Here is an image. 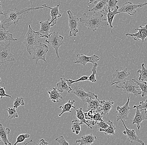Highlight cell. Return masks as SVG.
Listing matches in <instances>:
<instances>
[{
  "instance_id": "f6af8a7d",
  "label": "cell",
  "mask_w": 147,
  "mask_h": 145,
  "mask_svg": "<svg viewBox=\"0 0 147 145\" xmlns=\"http://www.w3.org/2000/svg\"><path fill=\"white\" fill-rule=\"evenodd\" d=\"M5 15V13H3L2 8L1 2L0 1V16ZM0 23H1V19H0Z\"/></svg>"
},
{
  "instance_id": "5b68a950",
  "label": "cell",
  "mask_w": 147,
  "mask_h": 145,
  "mask_svg": "<svg viewBox=\"0 0 147 145\" xmlns=\"http://www.w3.org/2000/svg\"><path fill=\"white\" fill-rule=\"evenodd\" d=\"M64 37L60 35L58 32H54L49 34V37L46 39L45 42L55 49L58 58H59L58 49L63 44Z\"/></svg>"
},
{
  "instance_id": "c3c4849f",
  "label": "cell",
  "mask_w": 147,
  "mask_h": 145,
  "mask_svg": "<svg viewBox=\"0 0 147 145\" xmlns=\"http://www.w3.org/2000/svg\"><path fill=\"white\" fill-rule=\"evenodd\" d=\"M1 77H0V82H1Z\"/></svg>"
},
{
  "instance_id": "484cf974",
  "label": "cell",
  "mask_w": 147,
  "mask_h": 145,
  "mask_svg": "<svg viewBox=\"0 0 147 145\" xmlns=\"http://www.w3.org/2000/svg\"><path fill=\"white\" fill-rule=\"evenodd\" d=\"M18 39L14 38L13 34L5 28L0 29V42L4 41H17Z\"/></svg>"
},
{
  "instance_id": "d6986e66",
  "label": "cell",
  "mask_w": 147,
  "mask_h": 145,
  "mask_svg": "<svg viewBox=\"0 0 147 145\" xmlns=\"http://www.w3.org/2000/svg\"><path fill=\"white\" fill-rule=\"evenodd\" d=\"M73 93L81 100H82L84 102H85L86 98L87 97H90L92 98H96L98 97V96L94 93L90 92H86L82 88H78V87H75L74 88Z\"/></svg>"
},
{
  "instance_id": "8992f818",
  "label": "cell",
  "mask_w": 147,
  "mask_h": 145,
  "mask_svg": "<svg viewBox=\"0 0 147 145\" xmlns=\"http://www.w3.org/2000/svg\"><path fill=\"white\" fill-rule=\"evenodd\" d=\"M11 42L5 45H0V66L5 62H11L15 61L14 55L10 51Z\"/></svg>"
},
{
  "instance_id": "b9f144b4",
  "label": "cell",
  "mask_w": 147,
  "mask_h": 145,
  "mask_svg": "<svg viewBox=\"0 0 147 145\" xmlns=\"http://www.w3.org/2000/svg\"><path fill=\"white\" fill-rule=\"evenodd\" d=\"M96 127L97 128H102L103 129H107L109 127V125L105 121H100L96 122Z\"/></svg>"
},
{
  "instance_id": "7c38bea8",
  "label": "cell",
  "mask_w": 147,
  "mask_h": 145,
  "mask_svg": "<svg viewBox=\"0 0 147 145\" xmlns=\"http://www.w3.org/2000/svg\"><path fill=\"white\" fill-rule=\"evenodd\" d=\"M76 59V61L74 63L80 64L84 66H85L88 62H91L94 64L100 59V58L96 55H94L92 56L89 57L80 53L77 54Z\"/></svg>"
},
{
  "instance_id": "83f0119b",
  "label": "cell",
  "mask_w": 147,
  "mask_h": 145,
  "mask_svg": "<svg viewBox=\"0 0 147 145\" xmlns=\"http://www.w3.org/2000/svg\"><path fill=\"white\" fill-rule=\"evenodd\" d=\"M75 101L73 100L72 101L69 100L67 103L61 106H59L60 108H61L62 109L61 111V112L60 114L59 115V116L60 117L62 114L64 113L70 112L71 113V109L72 108L76 109V107L74 106V104L75 103Z\"/></svg>"
},
{
  "instance_id": "1f68e13d",
  "label": "cell",
  "mask_w": 147,
  "mask_h": 145,
  "mask_svg": "<svg viewBox=\"0 0 147 145\" xmlns=\"http://www.w3.org/2000/svg\"><path fill=\"white\" fill-rule=\"evenodd\" d=\"M142 68L141 69H138L137 71V73H139L140 77L139 78V80L146 81H147V69L145 67V64L142 63L141 65Z\"/></svg>"
},
{
  "instance_id": "8fae6325",
  "label": "cell",
  "mask_w": 147,
  "mask_h": 145,
  "mask_svg": "<svg viewBox=\"0 0 147 145\" xmlns=\"http://www.w3.org/2000/svg\"><path fill=\"white\" fill-rule=\"evenodd\" d=\"M127 102L123 106L120 107L118 106L116 108V114H117V122H118L119 120H122L124 121H127L128 119L127 115L129 113V110L130 109H133V107L131 108L129 107V103L130 101V98L129 97H127Z\"/></svg>"
},
{
  "instance_id": "6da1fadb",
  "label": "cell",
  "mask_w": 147,
  "mask_h": 145,
  "mask_svg": "<svg viewBox=\"0 0 147 145\" xmlns=\"http://www.w3.org/2000/svg\"><path fill=\"white\" fill-rule=\"evenodd\" d=\"M45 7H39L26 8L22 9H18L15 8L13 9H9L6 13H5V18L1 22L2 28L6 29L12 24H18L19 20L22 19L24 15L28 13L31 11L43 9Z\"/></svg>"
},
{
  "instance_id": "bcb514c9",
  "label": "cell",
  "mask_w": 147,
  "mask_h": 145,
  "mask_svg": "<svg viewBox=\"0 0 147 145\" xmlns=\"http://www.w3.org/2000/svg\"><path fill=\"white\" fill-rule=\"evenodd\" d=\"M95 0H90V1H89V3H88V5H89V4H91L92 3L94 2V1H95Z\"/></svg>"
},
{
  "instance_id": "2e32d148",
  "label": "cell",
  "mask_w": 147,
  "mask_h": 145,
  "mask_svg": "<svg viewBox=\"0 0 147 145\" xmlns=\"http://www.w3.org/2000/svg\"><path fill=\"white\" fill-rule=\"evenodd\" d=\"M121 121L123 123V124L125 127V131H123V133L127 137V140L131 143H133L134 141H136V142H138L142 145H145L144 142L142 140H140V138H139L138 136L137 135L136 131L133 130V129H128L126 126L123 120L121 119Z\"/></svg>"
},
{
  "instance_id": "e0dca14e",
  "label": "cell",
  "mask_w": 147,
  "mask_h": 145,
  "mask_svg": "<svg viewBox=\"0 0 147 145\" xmlns=\"http://www.w3.org/2000/svg\"><path fill=\"white\" fill-rule=\"evenodd\" d=\"M84 103H88L87 109L84 111L85 112H87L91 109H94L96 112H100V110L102 105V101L100 100L98 98V97L96 98H92L90 97H87Z\"/></svg>"
},
{
  "instance_id": "52a82bcc",
  "label": "cell",
  "mask_w": 147,
  "mask_h": 145,
  "mask_svg": "<svg viewBox=\"0 0 147 145\" xmlns=\"http://www.w3.org/2000/svg\"><path fill=\"white\" fill-rule=\"evenodd\" d=\"M34 55L32 59L36 60V64H37L38 61L39 60H43L47 63L46 57L47 53L48 52V46L47 45L40 42L39 45H36V48L34 49Z\"/></svg>"
},
{
  "instance_id": "f907efd6",
  "label": "cell",
  "mask_w": 147,
  "mask_h": 145,
  "mask_svg": "<svg viewBox=\"0 0 147 145\" xmlns=\"http://www.w3.org/2000/svg\"><path fill=\"white\" fill-rule=\"evenodd\" d=\"M1 23H0V25H1Z\"/></svg>"
},
{
  "instance_id": "4316f807",
  "label": "cell",
  "mask_w": 147,
  "mask_h": 145,
  "mask_svg": "<svg viewBox=\"0 0 147 145\" xmlns=\"http://www.w3.org/2000/svg\"><path fill=\"white\" fill-rule=\"evenodd\" d=\"M48 93L49 94V98L54 103L59 102L60 100H63V97L56 87L53 88L52 90L48 92Z\"/></svg>"
},
{
  "instance_id": "f35d334b",
  "label": "cell",
  "mask_w": 147,
  "mask_h": 145,
  "mask_svg": "<svg viewBox=\"0 0 147 145\" xmlns=\"http://www.w3.org/2000/svg\"><path fill=\"white\" fill-rule=\"evenodd\" d=\"M139 108L140 109H143L147 112V99L144 101L140 102L139 105H135L133 107V108Z\"/></svg>"
},
{
  "instance_id": "4fadbf2b",
  "label": "cell",
  "mask_w": 147,
  "mask_h": 145,
  "mask_svg": "<svg viewBox=\"0 0 147 145\" xmlns=\"http://www.w3.org/2000/svg\"><path fill=\"white\" fill-rule=\"evenodd\" d=\"M109 0H95L92 9H88V11L93 12L96 13L97 11L100 12L104 14H106L108 12L107 9L108 4Z\"/></svg>"
},
{
  "instance_id": "7dc6e473",
  "label": "cell",
  "mask_w": 147,
  "mask_h": 145,
  "mask_svg": "<svg viewBox=\"0 0 147 145\" xmlns=\"http://www.w3.org/2000/svg\"><path fill=\"white\" fill-rule=\"evenodd\" d=\"M30 1V2H31V4H32V7H33V3H32V0H29Z\"/></svg>"
},
{
  "instance_id": "4dcf8cb0",
  "label": "cell",
  "mask_w": 147,
  "mask_h": 145,
  "mask_svg": "<svg viewBox=\"0 0 147 145\" xmlns=\"http://www.w3.org/2000/svg\"><path fill=\"white\" fill-rule=\"evenodd\" d=\"M80 121L77 120H74L71 122V130L73 133L76 135H78L81 131V125H82Z\"/></svg>"
},
{
  "instance_id": "e575fe53",
  "label": "cell",
  "mask_w": 147,
  "mask_h": 145,
  "mask_svg": "<svg viewBox=\"0 0 147 145\" xmlns=\"http://www.w3.org/2000/svg\"><path fill=\"white\" fill-rule=\"evenodd\" d=\"M30 136V134H27V133L21 134L19 135L17 137V138H16V142L14 144V145H16L18 144V143H22V142H24V141L26 139L29 138Z\"/></svg>"
},
{
  "instance_id": "8d00e7d4",
  "label": "cell",
  "mask_w": 147,
  "mask_h": 145,
  "mask_svg": "<svg viewBox=\"0 0 147 145\" xmlns=\"http://www.w3.org/2000/svg\"><path fill=\"white\" fill-rule=\"evenodd\" d=\"M25 102L24 101V98L22 97H17L14 101L13 107L16 108H17L20 105H24Z\"/></svg>"
},
{
  "instance_id": "30bf717a",
  "label": "cell",
  "mask_w": 147,
  "mask_h": 145,
  "mask_svg": "<svg viewBox=\"0 0 147 145\" xmlns=\"http://www.w3.org/2000/svg\"><path fill=\"white\" fill-rule=\"evenodd\" d=\"M130 75V73L129 72L127 68H125L122 70L117 69L113 74V78L110 83L111 85L124 82Z\"/></svg>"
},
{
  "instance_id": "ffe728a7",
  "label": "cell",
  "mask_w": 147,
  "mask_h": 145,
  "mask_svg": "<svg viewBox=\"0 0 147 145\" xmlns=\"http://www.w3.org/2000/svg\"><path fill=\"white\" fill-rule=\"evenodd\" d=\"M60 4L61 3H59L56 6L53 7H49L45 4L42 5V6L43 7L49 8L51 9L50 16H51V19H50V22H51L53 26L57 24L58 18L61 17L62 16L60 13L59 10V8Z\"/></svg>"
},
{
  "instance_id": "ac0fdd59",
  "label": "cell",
  "mask_w": 147,
  "mask_h": 145,
  "mask_svg": "<svg viewBox=\"0 0 147 145\" xmlns=\"http://www.w3.org/2000/svg\"><path fill=\"white\" fill-rule=\"evenodd\" d=\"M136 109V114L132 121V124L133 125L136 124L138 130H139L141 123L144 120H147V115H146L147 112L143 109L138 108Z\"/></svg>"
},
{
  "instance_id": "3957f363",
  "label": "cell",
  "mask_w": 147,
  "mask_h": 145,
  "mask_svg": "<svg viewBox=\"0 0 147 145\" xmlns=\"http://www.w3.org/2000/svg\"><path fill=\"white\" fill-rule=\"evenodd\" d=\"M28 27V31L26 34L23 43L25 45L28 54L31 55V51L34 49L35 46H36L38 43L42 42V39L38 38L39 36L36 32L32 29L31 25H29Z\"/></svg>"
},
{
  "instance_id": "f546056e",
  "label": "cell",
  "mask_w": 147,
  "mask_h": 145,
  "mask_svg": "<svg viewBox=\"0 0 147 145\" xmlns=\"http://www.w3.org/2000/svg\"><path fill=\"white\" fill-rule=\"evenodd\" d=\"M75 114L76 115L77 118L80 120V121L82 124H85L88 127H90L91 129H92V127L89 124L88 121L85 119L84 112L82 111V108H80L78 110H76V114Z\"/></svg>"
},
{
  "instance_id": "d4e9b609",
  "label": "cell",
  "mask_w": 147,
  "mask_h": 145,
  "mask_svg": "<svg viewBox=\"0 0 147 145\" xmlns=\"http://www.w3.org/2000/svg\"><path fill=\"white\" fill-rule=\"evenodd\" d=\"M108 8V12L106 14V15L107 16V22L109 24V26L111 29V33H113V31H112V29L113 28V26L112 23H113V20L114 19L115 16L117 14H119V13H121L118 11V10L119 9V6L117 7L116 8L114 9L113 11H111L110 10V8L109 7H107Z\"/></svg>"
},
{
  "instance_id": "681fc988",
  "label": "cell",
  "mask_w": 147,
  "mask_h": 145,
  "mask_svg": "<svg viewBox=\"0 0 147 145\" xmlns=\"http://www.w3.org/2000/svg\"><path fill=\"white\" fill-rule=\"evenodd\" d=\"M1 140H0V142H1Z\"/></svg>"
},
{
  "instance_id": "cb8c5ba5",
  "label": "cell",
  "mask_w": 147,
  "mask_h": 145,
  "mask_svg": "<svg viewBox=\"0 0 147 145\" xmlns=\"http://www.w3.org/2000/svg\"><path fill=\"white\" fill-rule=\"evenodd\" d=\"M112 98L108 101L102 100V105L100 110V112L103 115H107L108 113L110 112V110L114 107V102L111 100Z\"/></svg>"
},
{
  "instance_id": "836d02e7",
  "label": "cell",
  "mask_w": 147,
  "mask_h": 145,
  "mask_svg": "<svg viewBox=\"0 0 147 145\" xmlns=\"http://www.w3.org/2000/svg\"><path fill=\"white\" fill-rule=\"evenodd\" d=\"M93 68L92 69V73L90 76H89V80L92 82H97V80L96 78V68L98 65V64L95 63L93 64Z\"/></svg>"
},
{
  "instance_id": "d590c367",
  "label": "cell",
  "mask_w": 147,
  "mask_h": 145,
  "mask_svg": "<svg viewBox=\"0 0 147 145\" xmlns=\"http://www.w3.org/2000/svg\"><path fill=\"white\" fill-rule=\"evenodd\" d=\"M6 111H8L9 113V116L8 118L9 119L16 118L18 117V113L16 112V108H9L6 109Z\"/></svg>"
},
{
  "instance_id": "ab89813d",
  "label": "cell",
  "mask_w": 147,
  "mask_h": 145,
  "mask_svg": "<svg viewBox=\"0 0 147 145\" xmlns=\"http://www.w3.org/2000/svg\"><path fill=\"white\" fill-rule=\"evenodd\" d=\"M117 3H118L117 0H109L107 7H109L111 11H113L117 7H118V5H117Z\"/></svg>"
},
{
  "instance_id": "7402d4cb",
  "label": "cell",
  "mask_w": 147,
  "mask_h": 145,
  "mask_svg": "<svg viewBox=\"0 0 147 145\" xmlns=\"http://www.w3.org/2000/svg\"><path fill=\"white\" fill-rule=\"evenodd\" d=\"M56 88L61 92L67 91L69 93L70 91L72 90V89L68 84L67 79L65 78H61L60 80L57 84Z\"/></svg>"
},
{
  "instance_id": "277c9868",
  "label": "cell",
  "mask_w": 147,
  "mask_h": 145,
  "mask_svg": "<svg viewBox=\"0 0 147 145\" xmlns=\"http://www.w3.org/2000/svg\"><path fill=\"white\" fill-rule=\"evenodd\" d=\"M117 88H122L123 92L125 94H133L135 96H138L142 94V92H139L141 91L140 88L139 86L138 85L137 83L133 79L125 81L123 82L122 86H116Z\"/></svg>"
},
{
  "instance_id": "44dd1931",
  "label": "cell",
  "mask_w": 147,
  "mask_h": 145,
  "mask_svg": "<svg viewBox=\"0 0 147 145\" xmlns=\"http://www.w3.org/2000/svg\"><path fill=\"white\" fill-rule=\"evenodd\" d=\"M97 140V138L96 136L93 135L92 134H89L82 136L81 139L76 140V144H77L80 142V145H91L96 142Z\"/></svg>"
},
{
  "instance_id": "f1b7e54d",
  "label": "cell",
  "mask_w": 147,
  "mask_h": 145,
  "mask_svg": "<svg viewBox=\"0 0 147 145\" xmlns=\"http://www.w3.org/2000/svg\"><path fill=\"white\" fill-rule=\"evenodd\" d=\"M106 123L109 125V127L105 129H103L102 128H99V131L103 132L105 135H115V131L117 128L114 125L113 123L109 120Z\"/></svg>"
},
{
  "instance_id": "60d3db41",
  "label": "cell",
  "mask_w": 147,
  "mask_h": 145,
  "mask_svg": "<svg viewBox=\"0 0 147 145\" xmlns=\"http://www.w3.org/2000/svg\"><path fill=\"white\" fill-rule=\"evenodd\" d=\"M55 141H57L59 143L60 145H69V144L67 141L65 140L64 136L61 135L59 137L55 139Z\"/></svg>"
},
{
  "instance_id": "d6a6232c",
  "label": "cell",
  "mask_w": 147,
  "mask_h": 145,
  "mask_svg": "<svg viewBox=\"0 0 147 145\" xmlns=\"http://www.w3.org/2000/svg\"><path fill=\"white\" fill-rule=\"evenodd\" d=\"M137 83L138 85L139 86L142 92V97H144L147 96V82H140L139 81L136 80L135 79H133Z\"/></svg>"
},
{
  "instance_id": "7a4b0ae2",
  "label": "cell",
  "mask_w": 147,
  "mask_h": 145,
  "mask_svg": "<svg viewBox=\"0 0 147 145\" xmlns=\"http://www.w3.org/2000/svg\"><path fill=\"white\" fill-rule=\"evenodd\" d=\"M107 19L103 18V15L95 13L92 15H88L84 13L82 17L80 18V22L84 24L89 30L95 32L97 28L103 26L109 25L107 22H105Z\"/></svg>"
},
{
  "instance_id": "7bdbcfd3",
  "label": "cell",
  "mask_w": 147,
  "mask_h": 145,
  "mask_svg": "<svg viewBox=\"0 0 147 145\" xmlns=\"http://www.w3.org/2000/svg\"><path fill=\"white\" fill-rule=\"evenodd\" d=\"M5 87H1L0 86V97L2 99L3 97H7L12 99V97L9 94H6L5 93Z\"/></svg>"
},
{
  "instance_id": "ba28073f",
  "label": "cell",
  "mask_w": 147,
  "mask_h": 145,
  "mask_svg": "<svg viewBox=\"0 0 147 145\" xmlns=\"http://www.w3.org/2000/svg\"><path fill=\"white\" fill-rule=\"evenodd\" d=\"M59 11L67 13L68 15L69 18V26L70 28V32L69 33V36H76L77 33L79 32L78 27V22L80 21V19L74 16L71 11L70 10L66 11H63L62 10H59Z\"/></svg>"
},
{
  "instance_id": "ee69618b",
  "label": "cell",
  "mask_w": 147,
  "mask_h": 145,
  "mask_svg": "<svg viewBox=\"0 0 147 145\" xmlns=\"http://www.w3.org/2000/svg\"><path fill=\"white\" fill-rule=\"evenodd\" d=\"M36 145H49V143L48 142H46L45 139H41V140L39 141V143L38 144H37Z\"/></svg>"
},
{
  "instance_id": "74e56055",
  "label": "cell",
  "mask_w": 147,
  "mask_h": 145,
  "mask_svg": "<svg viewBox=\"0 0 147 145\" xmlns=\"http://www.w3.org/2000/svg\"><path fill=\"white\" fill-rule=\"evenodd\" d=\"M89 76H83L80 78L75 80H73L71 79H67V83L70 86L74 83L78 82L84 81L88 80H89Z\"/></svg>"
},
{
  "instance_id": "603a6c76",
  "label": "cell",
  "mask_w": 147,
  "mask_h": 145,
  "mask_svg": "<svg viewBox=\"0 0 147 145\" xmlns=\"http://www.w3.org/2000/svg\"><path fill=\"white\" fill-rule=\"evenodd\" d=\"M11 133V130L10 128H6L3 126L2 124L0 123V138L1 140L4 143L5 145L8 144L11 145V144L8 140V135Z\"/></svg>"
},
{
  "instance_id": "9a60e30c",
  "label": "cell",
  "mask_w": 147,
  "mask_h": 145,
  "mask_svg": "<svg viewBox=\"0 0 147 145\" xmlns=\"http://www.w3.org/2000/svg\"><path fill=\"white\" fill-rule=\"evenodd\" d=\"M41 25V28L40 30L38 32H36L39 37L43 38L46 37L48 38L49 37V32L50 29H51V27L53 26L51 22H50V19H48L47 21L45 22H39Z\"/></svg>"
},
{
  "instance_id": "9c48e42d",
  "label": "cell",
  "mask_w": 147,
  "mask_h": 145,
  "mask_svg": "<svg viewBox=\"0 0 147 145\" xmlns=\"http://www.w3.org/2000/svg\"><path fill=\"white\" fill-rule=\"evenodd\" d=\"M146 5L147 3L136 4H133L131 2H127L124 3L118 11L120 13H125L129 15L133 16L136 13L137 9Z\"/></svg>"
},
{
  "instance_id": "5bb4252c",
  "label": "cell",
  "mask_w": 147,
  "mask_h": 145,
  "mask_svg": "<svg viewBox=\"0 0 147 145\" xmlns=\"http://www.w3.org/2000/svg\"><path fill=\"white\" fill-rule=\"evenodd\" d=\"M136 30L138 31V32L135 34H126L127 36H129L133 38L135 41H138L140 40H142L143 42L144 40L146 41L147 37V23L146 24L145 26H140L139 28H136Z\"/></svg>"
}]
</instances>
